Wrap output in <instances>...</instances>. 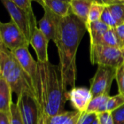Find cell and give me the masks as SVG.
<instances>
[{"mask_svg": "<svg viewBox=\"0 0 124 124\" xmlns=\"http://www.w3.org/2000/svg\"><path fill=\"white\" fill-rule=\"evenodd\" d=\"M87 31L86 25L72 12L58 23L54 43L59 54V66L66 87L75 88L77 68L76 53L81 39Z\"/></svg>", "mask_w": 124, "mask_h": 124, "instance_id": "cell-1", "label": "cell"}, {"mask_svg": "<svg viewBox=\"0 0 124 124\" xmlns=\"http://www.w3.org/2000/svg\"><path fill=\"white\" fill-rule=\"evenodd\" d=\"M114 124H124V105L111 113Z\"/></svg>", "mask_w": 124, "mask_h": 124, "instance_id": "cell-27", "label": "cell"}, {"mask_svg": "<svg viewBox=\"0 0 124 124\" xmlns=\"http://www.w3.org/2000/svg\"><path fill=\"white\" fill-rule=\"evenodd\" d=\"M97 120L99 124H114L111 113L105 112L97 115Z\"/></svg>", "mask_w": 124, "mask_h": 124, "instance_id": "cell-29", "label": "cell"}, {"mask_svg": "<svg viewBox=\"0 0 124 124\" xmlns=\"http://www.w3.org/2000/svg\"><path fill=\"white\" fill-rule=\"evenodd\" d=\"M116 31L118 34V36L120 39L121 46H122V49H124V24L121 25L117 26L116 28H115Z\"/></svg>", "mask_w": 124, "mask_h": 124, "instance_id": "cell-30", "label": "cell"}, {"mask_svg": "<svg viewBox=\"0 0 124 124\" xmlns=\"http://www.w3.org/2000/svg\"><path fill=\"white\" fill-rule=\"evenodd\" d=\"M12 54L20 63V66L23 68L24 71L30 77L32 84L33 85L36 100H38L39 94V68L38 62L35 61L28 50V46L20 48L14 52Z\"/></svg>", "mask_w": 124, "mask_h": 124, "instance_id": "cell-7", "label": "cell"}, {"mask_svg": "<svg viewBox=\"0 0 124 124\" xmlns=\"http://www.w3.org/2000/svg\"><path fill=\"white\" fill-rule=\"evenodd\" d=\"M9 119L10 124H25L17 104H15L14 102L12 103L10 108Z\"/></svg>", "mask_w": 124, "mask_h": 124, "instance_id": "cell-24", "label": "cell"}, {"mask_svg": "<svg viewBox=\"0 0 124 124\" xmlns=\"http://www.w3.org/2000/svg\"><path fill=\"white\" fill-rule=\"evenodd\" d=\"M100 20L102 23H104L105 25H107L110 28H115L118 26L116 20H114V18L112 15V14L110 13V10L108 9V8L106 6H105V8L102 12Z\"/></svg>", "mask_w": 124, "mask_h": 124, "instance_id": "cell-25", "label": "cell"}, {"mask_svg": "<svg viewBox=\"0 0 124 124\" xmlns=\"http://www.w3.org/2000/svg\"><path fill=\"white\" fill-rule=\"evenodd\" d=\"M116 80L118 84L119 94L124 97V65L117 69Z\"/></svg>", "mask_w": 124, "mask_h": 124, "instance_id": "cell-26", "label": "cell"}, {"mask_svg": "<svg viewBox=\"0 0 124 124\" xmlns=\"http://www.w3.org/2000/svg\"><path fill=\"white\" fill-rule=\"evenodd\" d=\"M14 4L22 9L29 17L31 25L34 30L37 28V23L36 20V17L34 15L33 9H32V1L31 0H12Z\"/></svg>", "mask_w": 124, "mask_h": 124, "instance_id": "cell-20", "label": "cell"}, {"mask_svg": "<svg viewBox=\"0 0 124 124\" xmlns=\"http://www.w3.org/2000/svg\"><path fill=\"white\" fill-rule=\"evenodd\" d=\"M105 8V5L102 1H92L89 9L88 22L86 25L92 22L100 20L101 16L102 15Z\"/></svg>", "mask_w": 124, "mask_h": 124, "instance_id": "cell-21", "label": "cell"}, {"mask_svg": "<svg viewBox=\"0 0 124 124\" xmlns=\"http://www.w3.org/2000/svg\"><path fill=\"white\" fill-rule=\"evenodd\" d=\"M110 97V95H101L92 98L85 113H94L97 115L107 112V102Z\"/></svg>", "mask_w": 124, "mask_h": 124, "instance_id": "cell-18", "label": "cell"}, {"mask_svg": "<svg viewBox=\"0 0 124 124\" xmlns=\"http://www.w3.org/2000/svg\"><path fill=\"white\" fill-rule=\"evenodd\" d=\"M12 91L5 79L0 77V113L9 115Z\"/></svg>", "mask_w": 124, "mask_h": 124, "instance_id": "cell-15", "label": "cell"}, {"mask_svg": "<svg viewBox=\"0 0 124 124\" xmlns=\"http://www.w3.org/2000/svg\"><path fill=\"white\" fill-rule=\"evenodd\" d=\"M92 0H70L71 12L80 19L86 25L88 22Z\"/></svg>", "mask_w": 124, "mask_h": 124, "instance_id": "cell-16", "label": "cell"}, {"mask_svg": "<svg viewBox=\"0 0 124 124\" xmlns=\"http://www.w3.org/2000/svg\"><path fill=\"white\" fill-rule=\"evenodd\" d=\"M97 114L84 113L81 114L78 124H92L97 121Z\"/></svg>", "mask_w": 124, "mask_h": 124, "instance_id": "cell-28", "label": "cell"}, {"mask_svg": "<svg viewBox=\"0 0 124 124\" xmlns=\"http://www.w3.org/2000/svg\"><path fill=\"white\" fill-rule=\"evenodd\" d=\"M48 44L49 41L43 33L39 30V28H36L31 39L30 44L35 50L37 56V61L40 62H49Z\"/></svg>", "mask_w": 124, "mask_h": 124, "instance_id": "cell-13", "label": "cell"}, {"mask_svg": "<svg viewBox=\"0 0 124 124\" xmlns=\"http://www.w3.org/2000/svg\"><path fill=\"white\" fill-rule=\"evenodd\" d=\"M100 44L106 46L122 49V46H121L120 39L118 36V34L116 31L115 28H110L105 33V35L102 36V38L101 39Z\"/></svg>", "mask_w": 124, "mask_h": 124, "instance_id": "cell-19", "label": "cell"}, {"mask_svg": "<svg viewBox=\"0 0 124 124\" xmlns=\"http://www.w3.org/2000/svg\"><path fill=\"white\" fill-rule=\"evenodd\" d=\"M112 14L117 25L124 24V4L105 5Z\"/></svg>", "mask_w": 124, "mask_h": 124, "instance_id": "cell-22", "label": "cell"}, {"mask_svg": "<svg viewBox=\"0 0 124 124\" xmlns=\"http://www.w3.org/2000/svg\"><path fill=\"white\" fill-rule=\"evenodd\" d=\"M0 124H10L9 116L4 113H0Z\"/></svg>", "mask_w": 124, "mask_h": 124, "instance_id": "cell-31", "label": "cell"}, {"mask_svg": "<svg viewBox=\"0 0 124 124\" xmlns=\"http://www.w3.org/2000/svg\"><path fill=\"white\" fill-rule=\"evenodd\" d=\"M86 28L90 36V45L100 44L102 36L110 29V28L101 20H97L88 24Z\"/></svg>", "mask_w": 124, "mask_h": 124, "instance_id": "cell-17", "label": "cell"}, {"mask_svg": "<svg viewBox=\"0 0 124 124\" xmlns=\"http://www.w3.org/2000/svg\"><path fill=\"white\" fill-rule=\"evenodd\" d=\"M0 41L1 44L12 52L30 44L22 31L12 21L0 23Z\"/></svg>", "mask_w": 124, "mask_h": 124, "instance_id": "cell-6", "label": "cell"}, {"mask_svg": "<svg viewBox=\"0 0 124 124\" xmlns=\"http://www.w3.org/2000/svg\"><path fill=\"white\" fill-rule=\"evenodd\" d=\"M41 6L46 7L54 15L60 18H64L71 13L70 1L60 0H41L38 1Z\"/></svg>", "mask_w": 124, "mask_h": 124, "instance_id": "cell-14", "label": "cell"}, {"mask_svg": "<svg viewBox=\"0 0 124 124\" xmlns=\"http://www.w3.org/2000/svg\"><path fill=\"white\" fill-rule=\"evenodd\" d=\"M1 2L9 12L11 21L20 28L30 43L35 30L33 29L28 15L22 9L17 7L12 0H1Z\"/></svg>", "mask_w": 124, "mask_h": 124, "instance_id": "cell-8", "label": "cell"}, {"mask_svg": "<svg viewBox=\"0 0 124 124\" xmlns=\"http://www.w3.org/2000/svg\"><path fill=\"white\" fill-rule=\"evenodd\" d=\"M67 100H70L73 108L78 112L84 113L86 111L88 106L93 97L90 92L84 87L73 88L66 94Z\"/></svg>", "mask_w": 124, "mask_h": 124, "instance_id": "cell-10", "label": "cell"}, {"mask_svg": "<svg viewBox=\"0 0 124 124\" xmlns=\"http://www.w3.org/2000/svg\"><path fill=\"white\" fill-rule=\"evenodd\" d=\"M90 61L92 65L118 69L124 65V49L103 45H90Z\"/></svg>", "mask_w": 124, "mask_h": 124, "instance_id": "cell-4", "label": "cell"}, {"mask_svg": "<svg viewBox=\"0 0 124 124\" xmlns=\"http://www.w3.org/2000/svg\"><path fill=\"white\" fill-rule=\"evenodd\" d=\"M92 124H99V123H98V121H97H97H95Z\"/></svg>", "mask_w": 124, "mask_h": 124, "instance_id": "cell-32", "label": "cell"}, {"mask_svg": "<svg viewBox=\"0 0 124 124\" xmlns=\"http://www.w3.org/2000/svg\"><path fill=\"white\" fill-rule=\"evenodd\" d=\"M117 69L98 65L97 70L90 80V92L93 98L101 95H109L112 83L116 79Z\"/></svg>", "mask_w": 124, "mask_h": 124, "instance_id": "cell-5", "label": "cell"}, {"mask_svg": "<svg viewBox=\"0 0 124 124\" xmlns=\"http://www.w3.org/2000/svg\"><path fill=\"white\" fill-rule=\"evenodd\" d=\"M81 114L76 110L65 111L53 116L39 113L38 124H78Z\"/></svg>", "mask_w": 124, "mask_h": 124, "instance_id": "cell-12", "label": "cell"}, {"mask_svg": "<svg viewBox=\"0 0 124 124\" xmlns=\"http://www.w3.org/2000/svg\"><path fill=\"white\" fill-rule=\"evenodd\" d=\"M42 7L44 10V14L43 17L38 22L39 30L43 33L49 41L50 40L54 41L60 17L54 15L46 7L42 6Z\"/></svg>", "mask_w": 124, "mask_h": 124, "instance_id": "cell-11", "label": "cell"}, {"mask_svg": "<svg viewBox=\"0 0 124 124\" xmlns=\"http://www.w3.org/2000/svg\"><path fill=\"white\" fill-rule=\"evenodd\" d=\"M17 105L25 124H38L39 109L37 100L28 94H21L17 97Z\"/></svg>", "mask_w": 124, "mask_h": 124, "instance_id": "cell-9", "label": "cell"}, {"mask_svg": "<svg viewBox=\"0 0 124 124\" xmlns=\"http://www.w3.org/2000/svg\"><path fill=\"white\" fill-rule=\"evenodd\" d=\"M38 62L39 94L38 105L39 113L49 116L65 112L67 101L65 86L61 69L58 65L46 62Z\"/></svg>", "mask_w": 124, "mask_h": 124, "instance_id": "cell-2", "label": "cell"}, {"mask_svg": "<svg viewBox=\"0 0 124 124\" xmlns=\"http://www.w3.org/2000/svg\"><path fill=\"white\" fill-rule=\"evenodd\" d=\"M124 105V97L121 94H117L110 97L107 102V112L112 113L117 108Z\"/></svg>", "mask_w": 124, "mask_h": 124, "instance_id": "cell-23", "label": "cell"}, {"mask_svg": "<svg viewBox=\"0 0 124 124\" xmlns=\"http://www.w3.org/2000/svg\"><path fill=\"white\" fill-rule=\"evenodd\" d=\"M0 77L7 81L12 92H15L17 97L24 93L36 99V92L30 77L20 66L12 52L1 44Z\"/></svg>", "mask_w": 124, "mask_h": 124, "instance_id": "cell-3", "label": "cell"}]
</instances>
